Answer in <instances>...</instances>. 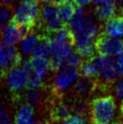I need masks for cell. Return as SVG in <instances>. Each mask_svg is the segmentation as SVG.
Returning <instances> with one entry per match:
<instances>
[{"label": "cell", "instance_id": "obj_24", "mask_svg": "<svg viewBox=\"0 0 123 124\" xmlns=\"http://www.w3.org/2000/svg\"><path fill=\"white\" fill-rule=\"evenodd\" d=\"M91 2V0H73V3L77 6L84 7L88 5Z\"/></svg>", "mask_w": 123, "mask_h": 124}, {"label": "cell", "instance_id": "obj_33", "mask_svg": "<svg viewBox=\"0 0 123 124\" xmlns=\"http://www.w3.org/2000/svg\"><path fill=\"white\" fill-rule=\"evenodd\" d=\"M67 2H72V3H73V0H67Z\"/></svg>", "mask_w": 123, "mask_h": 124}, {"label": "cell", "instance_id": "obj_32", "mask_svg": "<svg viewBox=\"0 0 123 124\" xmlns=\"http://www.w3.org/2000/svg\"><path fill=\"white\" fill-rule=\"evenodd\" d=\"M25 124H36L35 123V121L33 119H31V120H30L29 122H27L26 123H25Z\"/></svg>", "mask_w": 123, "mask_h": 124}, {"label": "cell", "instance_id": "obj_4", "mask_svg": "<svg viewBox=\"0 0 123 124\" xmlns=\"http://www.w3.org/2000/svg\"><path fill=\"white\" fill-rule=\"evenodd\" d=\"M22 63V55L14 46H7L0 41V77L6 76L14 68Z\"/></svg>", "mask_w": 123, "mask_h": 124}, {"label": "cell", "instance_id": "obj_30", "mask_svg": "<svg viewBox=\"0 0 123 124\" xmlns=\"http://www.w3.org/2000/svg\"><path fill=\"white\" fill-rule=\"evenodd\" d=\"M15 0H1V3H10L11 4L12 3H14Z\"/></svg>", "mask_w": 123, "mask_h": 124}, {"label": "cell", "instance_id": "obj_6", "mask_svg": "<svg viewBox=\"0 0 123 124\" xmlns=\"http://www.w3.org/2000/svg\"><path fill=\"white\" fill-rule=\"evenodd\" d=\"M72 92L77 98L87 100L97 94L96 78H89L82 77L75 82L72 87Z\"/></svg>", "mask_w": 123, "mask_h": 124}, {"label": "cell", "instance_id": "obj_26", "mask_svg": "<svg viewBox=\"0 0 123 124\" xmlns=\"http://www.w3.org/2000/svg\"><path fill=\"white\" fill-rule=\"evenodd\" d=\"M65 2H67V0H53V3L56 4L57 6H59V5L65 3Z\"/></svg>", "mask_w": 123, "mask_h": 124}, {"label": "cell", "instance_id": "obj_1", "mask_svg": "<svg viewBox=\"0 0 123 124\" xmlns=\"http://www.w3.org/2000/svg\"><path fill=\"white\" fill-rule=\"evenodd\" d=\"M91 122L95 124H110L116 111V100L112 95H102L89 101Z\"/></svg>", "mask_w": 123, "mask_h": 124}, {"label": "cell", "instance_id": "obj_21", "mask_svg": "<svg viewBox=\"0 0 123 124\" xmlns=\"http://www.w3.org/2000/svg\"><path fill=\"white\" fill-rule=\"evenodd\" d=\"M114 90H115L116 95L118 99L123 100V78H121L119 81L115 85L114 87Z\"/></svg>", "mask_w": 123, "mask_h": 124}, {"label": "cell", "instance_id": "obj_27", "mask_svg": "<svg viewBox=\"0 0 123 124\" xmlns=\"http://www.w3.org/2000/svg\"><path fill=\"white\" fill-rule=\"evenodd\" d=\"M116 4L118 5L117 8H123V0H113Z\"/></svg>", "mask_w": 123, "mask_h": 124}, {"label": "cell", "instance_id": "obj_16", "mask_svg": "<svg viewBox=\"0 0 123 124\" xmlns=\"http://www.w3.org/2000/svg\"><path fill=\"white\" fill-rule=\"evenodd\" d=\"M38 40V35L36 34V31L30 33L25 37L22 38L20 43V53L22 56H28L31 54Z\"/></svg>", "mask_w": 123, "mask_h": 124}, {"label": "cell", "instance_id": "obj_29", "mask_svg": "<svg viewBox=\"0 0 123 124\" xmlns=\"http://www.w3.org/2000/svg\"><path fill=\"white\" fill-rule=\"evenodd\" d=\"M110 124H123V119H122V118H121V119L116 120V121L113 122V123H111Z\"/></svg>", "mask_w": 123, "mask_h": 124}, {"label": "cell", "instance_id": "obj_19", "mask_svg": "<svg viewBox=\"0 0 123 124\" xmlns=\"http://www.w3.org/2000/svg\"><path fill=\"white\" fill-rule=\"evenodd\" d=\"M82 61H83L82 57H81L76 51H72V52L64 59L63 64H62V65H67V66L76 68V69H79L81 62H82Z\"/></svg>", "mask_w": 123, "mask_h": 124}, {"label": "cell", "instance_id": "obj_8", "mask_svg": "<svg viewBox=\"0 0 123 124\" xmlns=\"http://www.w3.org/2000/svg\"><path fill=\"white\" fill-rule=\"evenodd\" d=\"M106 34L114 37H121L123 36V13H116L115 15L105 21L103 30Z\"/></svg>", "mask_w": 123, "mask_h": 124}, {"label": "cell", "instance_id": "obj_23", "mask_svg": "<svg viewBox=\"0 0 123 124\" xmlns=\"http://www.w3.org/2000/svg\"><path fill=\"white\" fill-rule=\"evenodd\" d=\"M9 114L4 110H0V124H8L10 123Z\"/></svg>", "mask_w": 123, "mask_h": 124}, {"label": "cell", "instance_id": "obj_9", "mask_svg": "<svg viewBox=\"0 0 123 124\" xmlns=\"http://www.w3.org/2000/svg\"><path fill=\"white\" fill-rule=\"evenodd\" d=\"M73 47L76 52L84 58H89L94 55L96 52L95 40L81 38L75 40Z\"/></svg>", "mask_w": 123, "mask_h": 124}, {"label": "cell", "instance_id": "obj_7", "mask_svg": "<svg viewBox=\"0 0 123 124\" xmlns=\"http://www.w3.org/2000/svg\"><path fill=\"white\" fill-rule=\"evenodd\" d=\"M8 84L10 91L14 95H18L22 91L27 85V74L21 68V66L14 68L8 72Z\"/></svg>", "mask_w": 123, "mask_h": 124}, {"label": "cell", "instance_id": "obj_20", "mask_svg": "<svg viewBox=\"0 0 123 124\" xmlns=\"http://www.w3.org/2000/svg\"><path fill=\"white\" fill-rule=\"evenodd\" d=\"M63 124H87L85 121V118L79 115H74L71 116L67 120L63 122Z\"/></svg>", "mask_w": 123, "mask_h": 124}, {"label": "cell", "instance_id": "obj_5", "mask_svg": "<svg viewBox=\"0 0 123 124\" xmlns=\"http://www.w3.org/2000/svg\"><path fill=\"white\" fill-rule=\"evenodd\" d=\"M95 48L101 56H117L123 52V40L100 31L95 39Z\"/></svg>", "mask_w": 123, "mask_h": 124}, {"label": "cell", "instance_id": "obj_28", "mask_svg": "<svg viewBox=\"0 0 123 124\" xmlns=\"http://www.w3.org/2000/svg\"><path fill=\"white\" fill-rule=\"evenodd\" d=\"M120 113H121V117L123 119V100L120 104Z\"/></svg>", "mask_w": 123, "mask_h": 124}, {"label": "cell", "instance_id": "obj_12", "mask_svg": "<svg viewBox=\"0 0 123 124\" xmlns=\"http://www.w3.org/2000/svg\"><path fill=\"white\" fill-rule=\"evenodd\" d=\"M31 57H41L48 58L51 57L50 39L44 34L38 35V40L31 52Z\"/></svg>", "mask_w": 123, "mask_h": 124}, {"label": "cell", "instance_id": "obj_3", "mask_svg": "<svg viewBox=\"0 0 123 124\" xmlns=\"http://www.w3.org/2000/svg\"><path fill=\"white\" fill-rule=\"evenodd\" d=\"M39 14L40 7L38 3L21 2L15 9L11 20L16 25H28L36 30Z\"/></svg>", "mask_w": 123, "mask_h": 124}, {"label": "cell", "instance_id": "obj_2", "mask_svg": "<svg viewBox=\"0 0 123 124\" xmlns=\"http://www.w3.org/2000/svg\"><path fill=\"white\" fill-rule=\"evenodd\" d=\"M78 69L71 66L62 65L56 71L51 85H48V92L55 96H63V92L70 87L79 76Z\"/></svg>", "mask_w": 123, "mask_h": 124}, {"label": "cell", "instance_id": "obj_22", "mask_svg": "<svg viewBox=\"0 0 123 124\" xmlns=\"http://www.w3.org/2000/svg\"><path fill=\"white\" fill-rule=\"evenodd\" d=\"M116 65L118 73L123 76V52L117 55V57L116 59Z\"/></svg>", "mask_w": 123, "mask_h": 124}, {"label": "cell", "instance_id": "obj_31", "mask_svg": "<svg viewBox=\"0 0 123 124\" xmlns=\"http://www.w3.org/2000/svg\"><path fill=\"white\" fill-rule=\"evenodd\" d=\"M43 3L47 4V3H53V0H41Z\"/></svg>", "mask_w": 123, "mask_h": 124}, {"label": "cell", "instance_id": "obj_34", "mask_svg": "<svg viewBox=\"0 0 123 124\" xmlns=\"http://www.w3.org/2000/svg\"><path fill=\"white\" fill-rule=\"evenodd\" d=\"M0 110H1V106H0Z\"/></svg>", "mask_w": 123, "mask_h": 124}, {"label": "cell", "instance_id": "obj_17", "mask_svg": "<svg viewBox=\"0 0 123 124\" xmlns=\"http://www.w3.org/2000/svg\"><path fill=\"white\" fill-rule=\"evenodd\" d=\"M34 108L30 104L23 105L17 111L14 117V124H25L33 119Z\"/></svg>", "mask_w": 123, "mask_h": 124}, {"label": "cell", "instance_id": "obj_18", "mask_svg": "<svg viewBox=\"0 0 123 124\" xmlns=\"http://www.w3.org/2000/svg\"><path fill=\"white\" fill-rule=\"evenodd\" d=\"M14 7L10 3H0V35L14 15Z\"/></svg>", "mask_w": 123, "mask_h": 124}, {"label": "cell", "instance_id": "obj_15", "mask_svg": "<svg viewBox=\"0 0 123 124\" xmlns=\"http://www.w3.org/2000/svg\"><path fill=\"white\" fill-rule=\"evenodd\" d=\"M58 7L54 3H47V4H45L44 6L40 8L39 18H38V23L36 27V30L40 25L51 20L53 17L57 16L58 15Z\"/></svg>", "mask_w": 123, "mask_h": 124}, {"label": "cell", "instance_id": "obj_10", "mask_svg": "<svg viewBox=\"0 0 123 124\" xmlns=\"http://www.w3.org/2000/svg\"><path fill=\"white\" fill-rule=\"evenodd\" d=\"M21 39L22 37L16 24L12 20H10L6 27L3 29V38H2L3 43L7 46H15L20 42Z\"/></svg>", "mask_w": 123, "mask_h": 124}, {"label": "cell", "instance_id": "obj_14", "mask_svg": "<svg viewBox=\"0 0 123 124\" xmlns=\"http://www.w3.org/2000/svg\"><path fill=\"white\" fill-rule=\"evenodd\" d=\"M76 12V7L72 2H65L64 3L59 5L58 9V15L61 19L62 23L65 25H67L71 19L73 17Z\"/></svg>", "mask_w": 123, "mask_h": 124}, {"label": "cell", "instance_id": "obj_13", "mask_svg": "<svg viewBox=\"0 0 123 124\" xmlns=\"http://www.w3.org/2000/svg\"><path fill=\"white\" fill-rule=\"evenodd\" d=\"M30 62L35 73L41 78H44L47 74L48 71L51 70L50 61L46 57H31Z\"/></svg>", "mask_w": 123, "mask_h": 124}, {"label": "cell", "instance_id": "obj_35", "mask_svg": "<svg viewBox=\"0 0 123 124\" xmlns=\"http://www.w3.org/2000/svg\"><path fill=\"white\" fill-rule=\"evenodd\" d=\"M8 124H10V123H8Z\"/></svg>", "mask_w": 123, "mask_h": 124}, {"label": "cell", "instance_id": "obj_25", "mask_svg": "<svg viewBox=\"0 0 123 124\" xmlns=\"http://www.w3.org/2000/svg\"><path fill=\"white\" fill-rule=\"evenodd\" d=\"M93 2L94 4L95 5H99V4H102V3H105L106 2L110 1V0H91Z\"/></svg>", "mask_w": 123, "mask_h": 124}, {"label": "cell", "instance_id": "obj_11", "mask_svg": "<svg viewBox=\"0 0 123 124\" xmlns=\"http://www.w3.org/2000/svg\"><path fill=\"white\" fill-rule=\"evenodd\" d=\"M116 12L117 5L113 0H110L105 3L96 5L94 8L95 18L101 22L106 21L108 19L115 15Z\"/></svg>", "mask_w": 123, "mask_h": 124}]
</instances>
